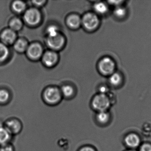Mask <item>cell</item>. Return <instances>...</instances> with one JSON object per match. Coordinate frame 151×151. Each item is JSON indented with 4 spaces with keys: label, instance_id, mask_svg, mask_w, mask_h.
<instances>
[{
    "label": "cell",
    "instance_id": "cell-1",
    "mask_svg": "<svg viewBox=\"0 0 151 151\" xmlns=\"http://www.w3.org/2000/svg\"><path fill=\"white\" fill-rule=\"evenodd\" d=\"M112 107V104L108 94L97 93L91 101V108L95 113L109 111Z\"/></svg>",
    "mask_w": 151,
    "mask_h": 151
},
{
    "label": "cell",
    "instance_id": "cell-2",
    "mask_svg": "<svg viewBox=\"0 0 151 151\" xmlns=\"http://www.w3.org/2000/svg\"><path fill=\"white\" fill-rule=\"evenodd\" d=\"M98 69L101 75L109 77L116 71V63L109 56H104L98 62Z\"/></svg>",
    "mask_w": 151,
    "mask_h": 151
},
{
    "label": "cell",
    "instance_id": "cell-3",
    "mask_svg": "<svg viewBox=\"0 0 151 151\" xmlns=\"http://www.w3.org/2000/svg\"><path fill=\"white\" fill-rule=\"evenodd\" d=\"M122 142L126 149L137 150L143 141L139 133L135 132H130L124 136Z\"/></svg>",
    "mask_w": 151,
    "mask_h": 151
},
{
    "label": "cell",
    "instance_id": "cell-4",
    "mask_svg": "<svg viewBox=\"0 0 151 151\" xmlns=\"http://www.w3.org/2000/svg\"><path fill=\"white\" fill-rule=\"evenodd\" d=\"M43 99L47 105L55 106L59 104L61 100V93L57 88L49 87L44 93Z\"/></svg>",
    "mask_w": 151,
    "mask_h": 151
},
{
    "label": "cell",
    "instance_id": "cell-5",
    "mask_svg": "<svg viewBox=\"0 0 151 151\" xmlns=\"http://www.w3.org/2000/svg\"><path fill=\"white\" fill-rule=\"evenodd\" d=\"M82 23L87 30L94 31L99 27L100 20L99 16L95 13H88L83 17Z\"/></svg>",
    "mask_w": 151,
    "mask_h": 151
},
{
    "label": "cell",
    "instance_id": "cell-6",
    "mask_svg": "<svg viewBox=\"0 0 151 151\" xmlns=\"http://www.w3.org/2000/svg\"><path fill=\"white\" fill-rule=\"evenodd\" d=\"M4 126L12 136L20 134L23 127L21 120L16 117H12L8 119L5 122Z\"/></svg>",
    "mask_w": 151,
    "mask_h": 151
},
{
    "label": "cell",
    "instance_id": "cell-7",
    "mask_svg": "<svg viewBox=\"0 0 151 151\" xmlns=\"http://www.w3.org/2000/svg\"><path fill=\"white\" fill-rule=\"evenodd\" d=\"M95 113L94 122L98 126L101 127H106L111 123L112 114L110 110Z\"/></svg>",
    "mask_w": 151,
    "mask_h": 151
},
{
    "label": "cell",
    "instance_id": "cell-8",
    "mask_svg": "<svg viewBox=\"0 0 151 151\" xmlns=\"http://www.w3.org/2000/svg\"><path fill=\"white\" fill-rule=\"evenodd\" d=\"M40 12L35 9H31L27 10L24 15V19L30 25H34L39 23L40 20Z\"/></svg>",
    "mask_w": 151,
    "mask_h": 151
},
{
    "label": "cell",
    "instance_id": "cell-9",
    "mask_svg": "<svg viewBox=\"0 0 151 151\" xmlns=\"http://www.w3.org/2000/svg\"><path fill=\"white\" fill-rule=\"evenodd\" d=\"M64 42V38L59 33L53 37H48L47 38V45L49 47L55 50L60 49L63 45Z\"/></svg>",
    "mask_w": 151,
    "mask_h": 151
},
{
    "label": "cell",
    "instance_id": "cell-10",
    "mask_svg": "<svg viewBox=\"0 0 151 151\" xmlns=\"http://www.w3.org/2000/svg\"><path fill=\"white\" fill-rule=\"evenodd\" d=\"M94 13L98 16H104L109 11V5L105 1H97L93 6Z\"/></svg>",
    "mask_w": 151,
    "mask_h": 151
},
{
    "label": "cell",
    "instance_id": "cell-11",
    "mask_svg": "<svg viewBox=\"0 0 151 151\" xmlns=\"http://www.w3.org/2000/svg\"><path fill=\"white\" fill-rule=\"evenodd\" d=\"M108 82L112 87L114 88L119 87L123 82L122 75L120 72L116 71L109 77Z\"/></svg>",
    "mask_w": 151,
    "mask_h": 151
},
{
    "label": "cell",
    "instance_id": "cell-12",
    "mask_svg": "<svg viewBox=\"0 0 151 151\" xmlns=\"http://www.w3.org/2000/svg\"><path fill=\"white\" fill-rule=\"evenodd\" d=\"M28 55L33 59H38L42 54L43 50L40 45L35 43L32 44L28 47Z\"/></svg>",
    "mask_w": 151,
    "mask_h": 151
},
{
    "label": "cell",
    "instance_id": "cell-13",
    "mask_svg": "<svg viewBox=\"0 0 151 151\" xmlns=\"http://www.w3.org/2000/svg\"><path fill=\"white\" fill-rule=\"evenodd\" d=\"M1 38L3 44H11L15 40L16 34L12 30L6 29L1 33Z\"/></svg>",
    "mask_w": 151,
    "mask_h": 151
},
{
    "label": "cell",
    "instance_id": "cell-14",
    "mask_svg": "<svg viewBox=\"0 0 151 151\" xmlns=\"http://www.w3.org/2000/svg\"><path fill=\"white\" fill-rule=\"evenodd\" d=\"M57 60V55L54 52L51 51L46 52L43 57L44 63L48 67H51L54 65Z\"/></svg>",
    "mask_w": 151,
    "mask_h": 151
},
{
    "label": "cell",
    "instance_id": "cell-15",
    "mask_svg": "<svg viewBox=\"0 0 151 151\" xmlns=\"http://www.w3.org/2000/svg\"><path fill=\"white\" fill-rule=\"evenodd\" d=\"M12 136L4 126H0V146L10 143Z\"/></svg>",
    "mask_w": 151,
    "mask_h": 151
},
{
    "label": "cell",
    "instance_id": "cell-16",
    "mask_svg": "<svg viewBox=\"0 0 151 151\" xmlns=\"http://www.w3.org/2000/svg\"><path fill=\"white\" fill-rule=\"evenodd\" d=\"M128 14V10L123 5L114 8L113 11V15L116 19L122 20L126 17Z\"/></svg>",
    "mask_w": 151,
    "mask_h": 151
},
{
    "label": "cell",
    "instance_id": "cell-17",
    "mask_svg": "<svg viewBox=\"0 0 151 151\" xmlns=\"http://www.w3.org/2000/svg\"><path fill=\"white\" fill-rule=\"evenodd\" d=\"M68 25L72 29H76L80 26L82 23V20L79 17L76 15H73L70 16L67 20Z\"/></svg>",
    "mask_w": 151,
    "mask_h": 151
},
{
    "label": "cell",
    "instance_id": "cell-18",
    "mask_svg": "<svg viewBox=\"0 0 151 151\" xmlns=\"http://www.w3.org/2000/svg\"><path fill=\"white\" fill-rule=\"evenodd\" d=\"M9 51L6 45L0 43V62L4 61L8 57Z\"/></svg>",
    "mask_w": 151,
    "mask_h": 151
},
{
    "label": "cell",
    "instance_id": "cell-19",
    "mask_svg": "<svg viewBox=\"0 0 151 151\" xmlns=\"http://www.w3.org/2000/svg\"><path fill=\"white\" fill-rule=\"evenodd\" d=\"M14 47L18 52H24L27 49V44L26 41L23 40H18L15 43Z\"/></svg>",
    "mask_w": 151,
    "mask_h": 151
},
{
    "label": "cell",
    "instance_id": "cell-20",
    "mask_svg": "<svg viewBox=\"0 0 151 151\" xmlns=\"http://www.w3.org/2000/svg\"><path fill=\"white\" fill-rule=\"evenodd\" d=\"M61 93L63 96L67 98H69L73 96L74 90L70 86H64L62 88Z\"/></svg>",
    "mask_w": 151,
    "mask_h": 151
},
{
    "label": "cell",
    "instance_id": "cell-21",
    "mask_svg": "<svg viewBox=\"0 0 151 151\" xmlns=\"http://www.w3.org/2000/svg\"><path fill=\"white\" fill-rule=\"evenodd\" d=\"M12 6H13V9L17 13H21L24 10L26 6L25 3L23 1H17L13 3Z\"/></svg>",
    "mask_w": 151,
    "mask_h": 151
},
{
    "label": "cell",
    "instance_id": "cell-22",
    "mask_svg": "<svg viewBox=\"0 0 151 151\" xmlns=\"http://www.w3.org/2000/svg\"><path fill=\"white\" fill-rule=\"evenodd\" d=\"M11 29L13 31H17L22 27V23L19 19L14 18L12 20L9 24Z\"/></svg>",
    "mask_w": 151,
    "mask_h": 151
},
{
    "label": "cell",
    "instance_id": "cell-23",
    "mask_svg": "<svg viewBox=\"0 0 151 151\" xmlns=\"http://www.w3.org/2000/svg\"><path fill=\"white\" fill-rule=\"evenodd\" d=\"M9 94L7 91L0 90V103L6 104L9 100Z\"/></svg>",
    "mask_w": 151,
    "mask_h": 151
},
{
    "label": "cell",
    "instance_id": "cell-24",
    "mask_svg": "<svg viewBox=\"0 0 151 151\" xmlns=\"http://www.w3.org/2000/svg\"><path fill=\"white\" fill-rule=\"evenodd\" d=\"M142 132L144 136L148 137L151 136V124H144L142 127Z\"/></svg>",
    "mask_w": 151,
    "mask_h": 151
},
{
    "label": "cell",
    "instance_id": "cell-25",
    "mask_svg": "<svg viewBox=\"0 0 151 151\" xmlns=\"http://www.w3.org/2000/svg\"><path fill=\"white\" fill-rule=\"evenodd\" d=\"M138 151H151V142H143L137 149Z\"/></svg>",
    "mask_w": 151,
    "mask_h": 151
},
{
    "label": "cell",
    "instance_id": "cell-26",
    "mask_svg": "<svg viewBox=\"0 0 151 151\" xmlns=\"http://www.w3.org/2000/svg\"><path fill=\"white\" fill-rule=\"evenodd\" d=\"M0 151H15L14 146L10 143L0 146Z\"/></svg>",
    "mask_w": 151,
    "mask_h": 151
},
{
    "label": "cell",
    "instance_id": "cell-27",
    "mask_svg": "<svg viewBox=\"0 0 151 151\" xmlns=\"http://www.w3.org/2000/svg\"><path fill=\"white\" fill-rule=\"evenodd\" d=\"M48 37H53L59 34L58 29L54 26H50L47 30Z\"/></svg>",
    "mask_w": 151,
    "mask_h": 151
},
{
    "label": "cell",
    "instance_id": "cell-28",
    "mask_svg": "<svg viewBox=\"0 0 151 151\" xmlns=\"http://www.w3.org/2000/svg\"><path fill=\"white\" fill-rule=\"evenodd\" d=\"M77 151H98L93 146L86 145L81 146Z\"/></svg>",
    "mask_w": 151,
    "mask_h": 151
},
{
    "label": "cell",
    "instance_id": "cell-29",
    "mask_svg": "<svg viewBox=\"0 0 151 151\" xmlns=\"http://www.w3.org/2000/svg\"><path fill=\"white\" fill-rule=\"evenodd\" d=\"M98 93L107 94L110 92V89L108 86L106 85H101L99 87Z\"/></svg>",
    "mask_w": 151,
    "mask_h": 151
},
{
    "label": "cell",
    "instance_id": "cell-30",
    "mask_svg": "<svg viewBox=\"0 0 151 151\" xmlns=\"http://www.w3.org/2000/svg\"><path fill=\"white\" fill-rule=\"evenodd\" d=\"M124 2L125 1H108L107 2L109 6H113L115 8L119 6H122L124 5Z\"/></svg>",
    "mask_w": 151,
    "mask_h": 151
},
{
    "label": "cell",
    "instance_id": "cell-31",
    "mask_svg": "<svg viewBox=\"0 0 151 151\" xmlns=\"http://www.w3.org/2000/svg\"><path fill=\"white\" fill-rule=\"evenodd\" d=\"M33 3L34 5H36V6H41L43 3H45V1H33Z\"/></svg>",
    "mask_w": 151,
    "mask_h": 151
},
{
    "label": "cell",
    "instance_id": "cell-32",
    "mask_svg": "<svg viewBox=\"0 0 151 151\" xmlns=\"http://www.w3.org/2000/svg\"><path fill=\"white\" fill-rule=\"evenodd\" d=\"M123 151H138L137 150H134V149H125Z\"/></svg>",
    "mask_w": 151,
    "mask_h": 151
}]
</instances>
